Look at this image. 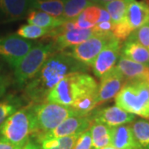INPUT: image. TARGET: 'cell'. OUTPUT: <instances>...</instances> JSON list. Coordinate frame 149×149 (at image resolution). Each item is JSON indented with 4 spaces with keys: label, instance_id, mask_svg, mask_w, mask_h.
<instances>
[{
    "label": "cell",
    "instance_id": "1",
    "mask_svg": "<svg viewBox=\"0 0 149 149\" xmlns=\"http://www.w3.org/2000/svg\"><path fill=\"white\" fill-rule=\"evenodd\" d=\"M87 69V65L73 58L69 52H54L27 83L24 91L25 98L32 104L45 102L50 91L66 74L78 71L83 72Z\"/></svg>",
    "mask_w": 149,
    "mask_h": 149
},
{
    "label": "cell",
    "instance_id": "2",
    "mask_svg": "<svg viewBox=\"0 0 149 149\" xmlns=\"http://www.w3.org/2000/svg\"><path fill=\"white\" fill-rule=\"evenodd\" d=\"M95 80L84 72H72L66 74L57 83L47 96L46 101L53 102L71 107L81 98L98 94Z\"/></svg>",
    "mask_w": 149,
    "mask_h": 149
},
{
    "label": "cell",
    "instance_id": "3",
    "mask_svg": "<svg viewBox=\"0 0 149 149\" xmlns=\"http://www.w3.org/2000/svg\"><path fill=\"white\" fill-rule=\"evenodd\" d=\"M34 132L35 122L32 104L20 108L0 126V138L18 146L27 143Z\"/></svg>",
    "mask_w": 149,
    "mask_h": 149
},
{
    "label": "cell",
    "instance_id": "4",
    "mask_svg": "<svg viewBox=\"0 0 149 149\" xmlns=\"http://www.w3.org/2000/svg\"><path fill=\"white\" fill-rule=\"evenodd\" d=\"M115 103L125 111L149 118V83L146 80L126 81L115 96Z\"/></svg>",
    "mask_w": 149,
    "mask_h": 149
},
{
    "label": "cell",
    "instance_id": "5",
    "mask_svg": "<svg viewBox=\"0 0 149 149\" xmlns=\"http://www.w3.org/2000/svg\"><path fill=\"white\" fill-rule=\"evenodd\" d=\"M35 122V132L32 136L35 140L52 131L67 118L77 115L70 107L53 102L45 101L32 104Z\"/></svg>",
    "mask_w": 149,
    "mask_h": 149
},
{
    "label": "cell",
    "instance_id": "6",
    "mask_svg": "<svg viewBox=\"0 0 149 149\" xmlns=\"http://www.w3.org/2000/svg\"><path fill=\"white\" fill-rule=\"evenodd\" d=\"M56 52L52 42L34 45L14 68L17 85L22 87L37 74L51 55Z\"/></svg>",
    "mask_w": 149,
    "mask_h": 149
},
{
    "label": "cell",
    "instance_id": "7",
    "mask_svg": "<svg viewBox=\"0 0 149 149\" xmlns=\"http://www.w3.org/2000/svg\"><path fill=\"white\" fill-rule=\"evenodd\" d=\"M114 37L110 34H94L89 39L71 47L70 54L76 61L82 64L92 66L97 56L107 43Z\"/></svg>",
    "mask_w": 149,
    "mask_h": 149
},
{
    "label": "cell",
    "instance_id": "8",
    "mask_svg": "<svg viewBox=\"0 0 149 149\" xmlns=\"http://www.w3.org/2000/svg\"><path fill=\"white\" fill-rule=\"evenodd\" d=\"M95 34L92 28L80 29L75 28L72 30H61L59 27L51 29L48 34L44 37L50 40L53 44L56 52H63L69 47H74L89 39Z\"/></svg>",
    "mask_w": 149,
    "mask_h": 149
},
{
    "label": "cell",
    "instance_id": "9",
    "mask_svg": "<svg viewBox=\"0 0 149 149\" xmlns=\"http://www.w3.org/2000/svg\"><path fill=\"white\" fill-rule=\"evenodd\" d=\"M34 46V43L18 35L0 37V58L13 68L23 58Z\"/></svg>",
    "mask_w": 149,
    "mask_h": 149
},
{
    "label": "cell",
    "instance_id": "10",
    "mask_svg": "<svg viewBox=\"0 0 149 149\" xmlns=\"http://www.w3.org/2000/svg\"><path fill=\"white\" fill-rule=\"evenodd\" d=\"M92 122L90 115H72L59 124L52 131L44 134L35 141L39 143L44 139L80 134L91 128Z\"/></svg>",
    "mask_w": 149,
    "mask_h": 149
},
{
    "label": "cell",
    "instance_id": "11",
    "mask_svg": "<svg viewBox=\"0 0 149 149\" xmlns=\"http://www.w3.org/2000/svg\"><path fill=\"white\" fill-rule=\"evenodd\" d=\"M122 44L121 41L113 37L102 49L92 65L93 71L96 77L100 79L115 65L121 54Z\"/></svg>",
    "mask_w": 149,
    "mask_h": 149
},
{
    "label": "cell",
    "instance_id": "12",
    "mask_svg": "<svg viewBox=\"0 0 149 149\" xmlns=\"http://www.w3.org/2000/svg\"><path fill=\"white\" fill-rule=\"evenodd\" d=\"M126 80L116 65L104 74L100 78V84L98 87L97 100L98 105L109 101L117 95L122 90Z\"/></svg>",
    "mask_w": 149,
    "mask_h": 149
},
{
    "label": "cell",
    "instance_id": "13",
    "mask_svg": "<svg viewBox=\"0 0 149 149\" xmlns=\"http://www.w3.org/2000/svg\"><path fill=\"white\" fill-rule=\"evenodd\" d=\"M89 115L92 121L103 123L109 127L131 123L135 120L134 114L123 110L117 105L100 109H95Z\"/></svg>",
    "mask_w": 149,
    "mask_h": 149
},
{
    "label": "cell",
    "instance_id": "14",
    "mask_svg": "<svg viewBox=\"0 0 149 149\" xmlns=\"http://www.w3.org/2000/svg\"><path fill=\"white\" fill-rule=\"evenodd\" d=\"M125 21L132 31L149 22V4L146 1L133 0L128 7Z\"/></svg>",
    "mask_w": 149,
    "mask_h": 149
},
{
    "label": "cell",
    "instance_id": "15",
    "mask_svg": "<svg viewBox=\"0 0 149 149\" xmlns=\"http://www.w3.org/2000/svg\"><path fill=\"white\" fill-rule=\"evenodd\" d=\"M116 67L124 76L126 81L146 80L149 73V65L133 61L121 55L119 56Z\"/></svg>",
    "mask_w": 149,
    "mask_h": 149
},
{
    "label": "cell",
    "instance_id": "16",
    "mask_svg": "<svg viewBox=\"0 0 149 149\" xmlns=\"http://www.w3.org/2000/svg\"><path fill=\"white\" fill-rule=\"evenodd\" d=\"M111 145L117 149H142L129 125L112 127Z\"/></svg>",
    "mask_w": 149,
    "mask_h": 149
},
{
    "label": "cell",
    "instance_id": "17",
    "mask_svg": "<svg viewBox=\"0 0 149 149\" xmlns=\"http://www.w3.org/2000/svg\"><path fill=\"white\" fill-rule=\"evenodd\" d=\"M32 0H0V10L11 19L22 18L32 10Z\"/></svg>",
    "mask_w": 149,
    "mask_h": 149
},
{
    "label": "cell",
    "instance_id": "18",
    "mask_svg": "<svg viewBox=\"0 0 149 149\" xmlns=\"http://www.w3.org/2000/svg\"><path fill=\"white\" fill-rule=\"evenodd\" d=\"M120 55L133 61L149 65V50L138 42L124 41Z\"/></svg>",
    "mask_w": 149,
    "mask_h": 149
},
{
    "label": "cell",
    "instance_id": "19",
    "mask_svg": "<svg viewBox=\"0 0 149 149\" xmlns=\"http://www.w3.org/2000/svg\"><path fill=\"white\" fill-rule=\"evenodd\" d=\"M92 149H101L111 145L112 127L100 122L93 121L91 128Z\"/></svg>",
    "mask_w": 149,
    "mask_h": 149
},
{
    "label": "cell",
    "instance_id": "20",
    "mask_svg": "<svg viewBox=\"0 0 149 149\" xmlns=\"http://www.w3.org/2000/svg\"><path fill=\"white\" fill-rule=\"evenodd\" d=\"M27 20L29 24H33L49 30L61 26L65 22L61 17H56L45 12L34 9L28 12Z\"/></svg>",
    "mask_w": 149,
    "mask_h": 149
},
{
    "label": "cell",
    "instance_id": "21",
    "mask_svg": "<svg viewBox=\"0 0 149 149\" xmlns=\"http://www.w3.org/2000/svg\"><path fill=\"white\" fill-rule=\"evenodd\" d=\"M100 17V7L91 5L75 17L76 26L80 29L92 28L98 22Z\"/></svg>",
    "mask_w": 149,
    "mask_h": 149
},
{
    "label": "cell",
    "instance_id": "22",
    "mask_svg": "<svg viewBox=\"0 0 149 149\" xmlns=\"http://www.w3.org/2000/svg\"><path fill=\"white\" fill-rule=\"evenodd\" d=\"M31 8L56 17H61L64 12V3L62 0H32Z\"/></svg>",
    "mask_w": 149,
    "mask_h": 149
},
{
    "label": "cell",
    "instance_id": "23",
    "mask_svg": "<svg viewBox=\"0 0 149 149\" xmlns=\"http://www.w3.org/2000/svg\"><path fill=\"white\" fill-rule=\"evenodd\" d=\"M132 1L133 0H113L103 5L109 13L113 25L119 23L125 18L128 7Z\"/></svg>",
    "mask_w": 149,
    "mask_h": 149
},
{
    "label": "cell",
    "instance_id": "24",
    "mask_svg": "<svg viewBox=\"0 0 149 149\" xmlns=\"http://www.w3.org/2000/svg\"><path fill=\"white\" fill-rule=\"evenodd\" d=\"M133 136L142 149H149V121L137 119L130 124Z\"/></svg>",
    "mask_w": 149,
    "mask_h": 149
},
{
    "label": "cell",
    "instance_id": "25",
    "mask_svg": "<svg viewBox=\"0 0 149 149\" xmlns=\"http://www.w3.org/2000/svg\"><path fill=\"white\" fill-rule=\"evenodd\" d=\"M80 134L61 138L44 139L39 144L41 149H74V144Z\"/></svg>",
    "mask_w": 149,
    "mask_h": 149
},
{
    "label": "cell",
    "instance_id": "26",
    "mask_svg": "<svg viewBox=\"0 0 149 149\" xmlns=\"http://www.w3.org/2000/svg\"><path fill=\"white\" fill-rule=\"evenodd\" d=\"M22 100L15 95H8L0 101V126L8 117L17 111L22 105Z\"/></svg>",
    "mask_w": 149,
    "mask_h": 149
},
{
    "label": "cell",
    "instance_id": "27",
    "mask_svg": "<svg viewBox=\"0 0 149 149\" xmlns=\"http://www.w3.org/2000/svg\"><path fill=\"white\" fill-rule=\"evenodd\" d=\"M64 3V12L61 18L65 21L74 19L85 10L87 7L92 4L88 0H62Z\"/></svg>",
    "mask_w": 149,
    "mask_h": 149
},
{
    "label": "cell",
    "instance_id": "28",
    "mask_svg": "<svg viewBox=\"0 0 149 149\" xmlns=\"http://www.w3.org/2000/svg\"><path fill=\"white\" fill-rule=\"evenodd\" d=\"M49 29L40 27L33 24L22 25L18 28L17 35L25 39H37L46 37L49 32Z\"/></svg>",
    "mask_w": 149,
    "mask_h": 149
},
{
    "label": "cell",
    "instance_id": "29",
    "mask_svg": "<svg viewBox=\"0 0 149 149\" xmlns=\"http://www.w3.org/2000/svg\"><path fill=\"white\" fill-rule=\"evenodd\" d=\"M127 40L139 43L149 50V22L133 30Z\"/></svg>",
    "mask_w": 149,
    "mask_h": 149
},
{
    "label": "cell",
    "instance_id": "30",
    "mask_svg": "<svg viewBox=\"0 0 149 149\" xmlns=\"http://www.w3.org/2000/svg\"><path fill=\"white\" fill-rule=\"evenodd\" d=\"M74 149H92V137L90 128L79 135Z\"/></svg>",
    "mask_w": 149,
    "mask_h": 149
},
{
    "label": "cell",
    "instance_id": "31",
    "mask_svg": "<svg viewBox=\"0 0 149 149\" xmlns=\"http://www.w3.org/2000/svg\"><path fill=\"white\" fill-rule=\"evenodd\" d=\"M95 34H110L113 29V23L111 21L98 22L93 27Z\"/></svg>",
    "mask_w": 149,
    "mask_h": 149
},
{
    "label": "cell",
    "instance_id": "32",
    "mask_svg": "<svg viewBox=\"0 0 149 149\" xmlns=\"http://www.w3.org/2000/svg\"><path fill=\"white\" fill-rule=\"evenodd\" d=\"M22 146L15 145L6 141L3 139L0 138V149H19Z\"/></svg>",
    "mask_w": 149,
    "mask_h": 149
},
{
    "label": "cell",
    "instance_id": "33",
    "mask_svg": "<svg viewBox=\"0 0 149 149\" xmlns=\"http://www.w3.org/2000/svg\"><path fill=\"white\" fill-rule=\"evenodd\" d=\"M109 21H111V17H110L109 13H108V11H107L104 8L100 7V19H99L98 22ZM98 22H97V23H98Z\"/></svg>",
    "mask_w": 149,
    "mask_h": 149
},
{
    "label": "cell",
    "instance_id": "34",
    "mask_svg": "<svg viewBox=\"0 0 149 149\" xmlns=\"http://www.w3.org/2000/svg\"><path fill=\"white\" fill-rule=\"evenodd\" d=\"M19 149H41L40 144L37 143L36 141H32L30 139L27 143H25Z\"/></svg>",
    "mask_w": 149,
    "mask_h": 149
},
{
    "label": "cell",
    "instance_id": "35",
    "mask_svg": "<svg viewBox=\"0 0 149 149\" xmlns=\"http://www.w3.org/2000/svg\"><path fill=\"white\" fill-rule=\"evenodd\" d=\"M8 85V82L6 80V78L0 75V90H6Z\"/></svg>",
    "mask_w": 149,
    "mask_h": 149
},
{
    "label": "cell",
    "instance_id": "36",
    "mask_svg": "<svg viewBox=\"0 0 149 149\" xmlns=\"http://www.w3.org/2000/svg\"><path fill=\"white\" fill-rule=\"evenodd\" d=\"M110 1H113V0H99V3L98 4H100V6H103L104 4H105L106 3L110 2Z\"/></svg>",
    "mask_w": 149,
    "mask_h": 149
},
{
    "label": "cell",
    "instance_id": "37",
    "mask_svg": "<svg viewBox=\"0 0 149 149\" xmlns=\"http://www.w3.org/2000/svg\"><path fill=\"white\" fill-rule=\"evenodd\" d=\"M101 149H117L116 148H114L113 146H112V145H109V146H107V147H104V148H103Z\"/></svg>",
    "mask_w": 149,
    "mask_h": 149
},
{
    "label": "cell",
    "instance_id": "38",
    "mask_svg": "<svg viewBox=\"0 0 149 149\" xmlns=\"http://www.w3.org/2000/svg\"><path fill=\"white\" fill-rule=\"evenodd\" d=\"M88 1H90L92 4H94V5H95V4H98L99 3V0H88Z\"/></svg>",
    "mask_w": 149,
    "mask_h": 149
},
{
    "label": "cell",
    "instance_id": "39",
    "mask_svg": "<svg viewBox=\"0 0 149 149\" xmlns=\"http://www.w3.org/2000/svg\"><path fill=\"white\" fill-rule=\"evenodd\" d=\"M5 91H6V90H0V97H2V96L4 95Z\"/></svg>",
    "mask_w": 149,
    "mask_h": 149
},
{
    "label": "cell",
    "instance_id": "40",
    "mask_svg": "<svg viewBox=\"0 0 149 149\" xmlns=\"http://www.w3.org/2000/svg\"><path fill=\"white\" fill-rule=\"evenodd\" d=\"M146 80H147V81L149 83V73L148 74V76H147V78H146Z\"/></svg>",
    "mask_w": 149,
    "mask_h": 149
},
{
    "label": "cell",
    "instance_id": "41",
    "mask_svg": "<svg viewBox=\"0 0 149 149\" xmlns=\"http://www.w3.org/2000/svg\"><path fill=\"white\" fill-rule=\"evenodd\" d=\"M146 2H147V3L149 4V0H146Z\"/></svg>",
    "mask_w": 149,
    "mask_h": 149
}]
</instances>
